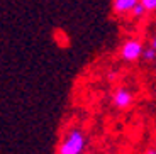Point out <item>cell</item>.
Instances as JSON below:
<instances>
[{"instance_id": "cell-4", "label": "cell", "mask_w": 156, "mask_h": 154, "mask_svg": "<svg viewBox=\"0 0 156 154\" xmlns=\"http://www.w3.org/2000/svg\"><path fill=\"white\" fill-rule=\"evenodd\" d=\"M139 0H114V10L117 14H124V12H131Z\"/></svg>"}, {"instance_id": "cell-9", "label": "cell", "mask_w": 156, "mask_h": 154, "mask_svg": "<svg viewBox=\"0 0 156 154\" xmlns=\"http://www.w3.org/2000/svg\"><path fill=\"white\" fill-rule=\"evenodd\" d=\"M148 154H156V151H154V149H151V151H149Z\"/></svg>"}, {"instance_id": "cell-1", "label": "cell", "mask_w": 156, "mask_h": 154, "mask_svg": "<svg viewBox=\"0 0 156 154\" xmlns=\"http://www.w3.org/2000/svg\"><path fill=\"white\" fill-rule=\"evenodd\" d=\"M85 149V134L78 129H71L59 146V154H82Z\"/></svg>"}, {"instance_id": "cell-7", "label": "cell", "mask_w": 156, "mask_h": 154, "mask_svg": "<svg viewBox=\"0 0 156 154\" xmlns=\"http://www.w3.org/2000/svg\"><path fill=\"white\" fill-rule=\"evenodd\" d=\"M141 4L146 7V10H156V0H141Z\"/></svg>"}, {"instance_id": "cell-3", "label": "cell", "mask_w": 156, "mask_h": 154, "mask_svg": "<svg viewBox=\"0 0 156 154\" xmlns=\"http://www.w3.org/2000/svg\"><path fill=\"white\" fill-rule=\"evenodd\" d=\"M114 105L117 108H126L133 103V93L129 92L127 88H119L115 93H114V98H112Z\"/></svg>"}, {"instance_id": "cell-5", "label": "cell", "mask_w": 156, "mask_h": 154, "mask_svg": "<svg viewBox=\"0 0 156 154\" xmlns=\"http://www.w3.org/2000/svg\"><path fill=\"white\" fill-rule=\"evenodd\" d=\"M143 59H146V61H154L156 59V49L153 46H149L148 49L143 51Z\"/></svg>"}, {"instance_id": "cell-6", "label": "cell", "mask_w": 156, "mask_h": 154, "mask_svg": "<svg viewBox=\"0 0 156 154\" xmlns=\"http://www.w3.org/2000/svg\"><path fill=\"white\" fill-rule=\"evenodd\" d=\"M131 12H133V16H134V17H143V16H144V12H146V7L141 4V0H139V2L136 4V7H134Z\"/></svg>"}, {"instance_id": "cell-2", "label": "cell", "mask_w": 156, "mask_h": 154, "mask_svg": "<svg viewBox=\"0 0 156 154\" xmlns=\"http://www.w3.org/2000/svg\"><path fill=\"white\" fill-rule=\"evenodd\" d=\"M143 51H144V47H143V44H141L139 41L129 39V41L124 43V46H122L121 56L126 61H136V59L143 58Z\"/></svg>"}, {"instance_id": "cell-8", "label": "cell", "mask_w": 156, "mask_h": 154, "mask_svg": "<svg viewBox=\"0 0 156 154\" xmlns=\"http://www.w3.org/2000/svg\"><path fill=\"white\" fill-rule=\"evenodd\" d=\"M151 46L156 49V34H154V37H153V41H151Z\"/></svg>"}]
</instances>
